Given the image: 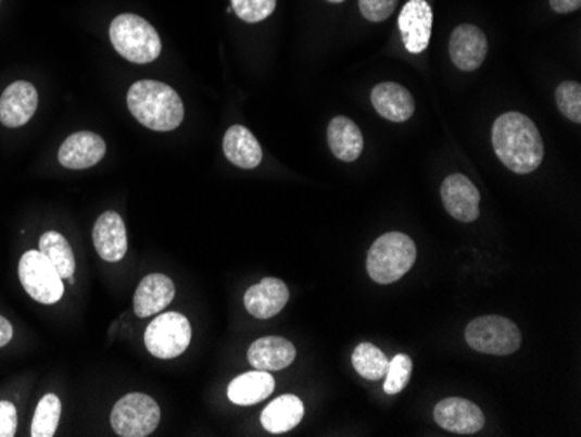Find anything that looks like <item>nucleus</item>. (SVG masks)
Masks as SVG:
<instances>
[{
  "label": "nucleus",
  "instance_id": "nucleus-27",
  "mask_svg": "<svg viewBox=\"0 0 581 437\" xmlns=\"http://www.w3.org/2000/svg\"><path fill=\"white\" fill-rule=\"evenodd\" d=\"M413 373V361L407 354L395 355L389 364V372L384 375V392L399 394L406 389Z\"/></svg>",
  "mask_w": 581,
  "mask_h": 437
},
{
  "label": "nucleus",
  "instance_id": "nucleus-16",
  "mask_svg": "<svg viewBox=\"0 0 581 437\" xmlns=\"http://www.w3.org/2000/svg\"><path fill=\"white\" fill-rule=\"evenodd\" d=\"M289 289L285 280L267 277L251 286L244 295V305L256 320H270L285 309Z\"/></svg>",
  "mask_w": 581,
  "mask_h": 437
},
{
  "label": "nucleus",
  "instance_id": "nucleus-12",
  "mask_svg": "<svg viewBox=\"0 0 581 437\" xmlns=\"http://www.w3.org/2000/svg\"><path fill=\"white\" fill-rule=\"evenodd\" d=\"M106 143L100 135L91 132H79L63 141L58 153V161L66 170H88L97 166L105 158Z\"/></svg>",
  "mask_w": 581,
  "mask_h": 437
},
{
  "label": "nucleus",
  "instance_id": "nucleus-20",
  "mask_svg": "<svg viewBox=\"0 0 581 437\" xmlns=\"http://www.w3.org/2000/svg\"><path fill=\"white\" fill-rule=\"evenodd\" d=\"M274 389H276L274 376L263 370H256L233 378L232 384L228 385V399L237 407H251L265 401Z\"/></svg>",
  "mask_w": 581,
  "mask_h": 437
},
{
  "label": "nucleus",
  "instance_id": "nucleus-11",
  "mask_svg": "<svg viewBox=\"0 0 581 437\" xmlns=\"http://www.w3.org/2000/svg\"><path fill=\"white\" fill-rule=\"evenodd\" d=\"M433 419L455 434H476L484 427L485 419L481 408L464 398H447L433 410Z\"/></svg>",
  "mask_w": 581,
  "mask_h": 437
},
{
  "label": "nucleus",
  "instance_id": "nucleus-30",
  "mask_svg": "<svg viewBox=\"0 0 581 437\" xmlns=\"http://www.w3.org/2000/svg\"><path fill=\"white\" fill-rule=\"evenodd\" d=\"M397 2L399 0H361L358 8L364 18L380 23L394 14Z\"/></svg>",
  "mask_w": 581,
  "mask_h": 437
},
{
  "label": "nucleus",
  "instance_id": "nucleus-32",
  "mask_svg": "<svg viewBox=\"0 0 581 437\" xmlns=\"http://www.w3.org/2000/svg\"><path fill=\"white\" fill-rule=\"evenodd\" d=\"M551 8L559 14L574 13L581 8V0H551Z\"/></svg>",
  "mask_w": 581,
  "mask_h": 437
},
{
  "label": "nucleus",
  "instance_id": "nucleus-1",
  "mask_svg": "<svg viewBox=\"0 0 581 437\" xmlns=\"http://www.w3.org/2000/svg\"><path fill=\"white\" fill-rule=\"evenodd\" d=\"M493 147L500 161L517 175L533 173L545 155L536 124L519 112H508L494 121Z\"/></svg>",
  "mask_w": 581,
  "mask_h": 437
},
{
  "label": "nucleus",
  "instance_id": "nucleus-9",
  "mask_svg": "<svg viewBox=\"0 0 581 437\" xmlns=\"http://www.w3.org/2000/svg\"><path fill=\"white\" fill-rule=\"evenodd\" d=\"M441 196L444 208L453 218L464 224H472L479 218L481 193L467 176L459 173L447 176L442 184Z\"/></svg>",
  "mask_w": 581,
  "mask_h": 437
},
{
  "label": "nucleus",
  "instance_id": "nucleus-23",
  "mask_svg": "<svg viewBox=\"0 0 581 437\" xmlns=\"http://www.w3.org/2000/svg\"><path fill=\"white\" fill-rule=\"evenodd\" d=\"M303 415H305V407H303L302 399L293 394H285L263 410L262 424L268 433H288L302 422Z\"/></svg>",
  "mask_w": 581,
  "mask_h": 437
},
{
  "label": "nucleus",
  "instance_id": "nucleus-25",
  "mask_svg": "<svg viewBox=\"0 0 581 437\" xmlns=\"http://www.w3.org/2000/svg\"><path fill=\"white\" fill-rule=\"evenodd\" d=\"M355 372L367 380H380L389 372L390 361L378 347L372 344H361L352 355Z\"/></svg>",
  "mask_w": 581,
  "mask_h": 437
},
{
  "label": "nucleus",
  "instance_id": "nucleus-15",
  "mask_svg": "<svg viewBox=\"0 0 581 437\" xmlns=\"http://www.w3.org/2000/svg\"><path fill=\"white\" fill-rule=\"evenodd\" d=\"M92 242L100 259L105 262H121L127 253L126 225L121 214L106 211L92 228Z\"/></svg>",
  "mask_w": 581,
  "mask_h": 437
},
{
  "label": "nucleus",
  "instance_id": "nucleus-28",
  "mask_svg": "<svg viewBox=\"0 0 581 437\" xmlns=\"http://www.w3.org/2000/svg\"><path fill=\"white\" fill-rule=\"evenodd\" d=\"M555 101L563 112L564 117H568L572 123H581V86L572 80L560 84L555 91Z\"/></svg>",
  "mask_w": 581,
  "mask_h": 437
},
{
  "label": "nucleus",
  "instance_id": "nucleus-19",
  "mask_svg": "<svg viewBox=\"0 0 581 437\" xmlns=\"http://www.w3.org/2000/svg\"><path fill=\"white\" fill-rule=\"evenodd\" d=\"M296 349L291 341L282 337H263L254 341L248 350V359L256 370L279 372L293 364Z\"/></svg>",
  "mask_w": 581,
  "mask_h": 437
},
{
  "label": "nucleus",
  "instance_id": "nucleus-18",
  "mask_svg": "<svg viewBox=\"0 0 581 437\" xmlns=\"http://www.w3.org/2000/svg\"><path fill=\"white\" fill-rule=\"evenodd\" d=\"M176 288L173 280L164 274H150L140 280L135 294V314L138 317H150L164 311L173 298Z\"/></svg>",
  "mask_w": 581,
  "mask_h": 437
},
{
  "label": "nucleus",
  "instance_id": "nucleus-29",
  "mask_svg": "<svg viewBox=\"0 0 581 437\" xmlns=\"http://www.w3.org/2000/svg\"><path fill=\"white\" fill-rule=\"evenodd\" d=\"M277 0H232L233 13L248 23L267 20L276 10Z\"/></svg>",
  "mask_w": 581,
  "mask_h": 437
},
{
  "label": "nucleus",
  "instance_id": "nucleus-24",
  "mask_svg": "<svg viewBox=\"0 0 581 437\" xmlns=\"http://www.w3.org/2000/svg\"><path fill=\"white\" fill-rule=\"evenodd\" d=\"M39 251L45 254L49 262L53 263L58 274L62 279H71L75 271V257L71 245L62 234L51 233L42 234L39 241Z\"/></svg>",
  "mask_w": 581,
  "mask_h": 437
},
{
  "label": "nucleus",
  "instance_id": "nucleus-21",
  "mask_svg": "<svg viewBox=\"0 0 581 437\" xmlns=\"http://www.w3.org/2000/svg\"><path fill=\"white\" fill-rule=\"evenodd\" d=\"M328 143L331 152L340 161L354 162L363 153V133H361L357 124L352 118L340 115V117H334L329 123Z\"/></svg>",
  "mask_w": 581,
  "mask_h": 437
},
{
  "label": "nucleus",
  "instance_id": "nucleus-22",
  "mask_svg": "<svg viewBox=\"0 0 581 437\" xmlns=\"http://www.w3.org/2000/svg\"><path fill=\"white\" fill-rule=\"evenodd\" d=\"M224 152L228 161L242 170H254L263 159L262 147L253 133L244 126H232L224 138Z\"/></svg>",
  "mask_w": 581,
  "mask_h": 437
},
{
  "label": "nucleus",
  "instance_id": "nucleus-26",
  "mask_svg": "<svg viewBox=\"0 0 581 437\" xmlns=\"http://www.w3.org/2000/svg\"><path fill=\"white\" fill-rule=\"evenodd\" d=\"M62 416V401L56 394H46L37 407L34 422H31V436L53 437Z\"/></svg>",
  "mask_w": 581,
  "mask_h": 437
},
{
  "label": "nucleus",
  "instance_id": "nucleus-17",
  "mask_svg": "<svg viewBox=\"0 0 581 437\" xmlns=\"http://www.w3.org/2000/svg\"><path fill=\"white\" fill-rule=\"evenodd\" d=\"M371 101L376 112L392 123H406L415 114V98L401 84H378L372 89Z\"/></svg>",
  "mask_w": 581,
  "mask_h": 437
},
{
  "label": "nucleus",
  "instance_id": "nucleus-3",
  "mask_svg": "<svg viewBox=\"0 0 581 437\" xmlns=\"http://www.w3.org/2000/svg\"><path fill=\"white\" fill-rule=\"evenodd\" d=\"M416 245L412 237L389 233L378 237L367 253V272L378 285H392L412 271L416 262Z\"/></svg>",
  "mask_w": 581,
  "mask_h": 437
},
{
  "label": "nucleus",
  "instance_id": "nucleus-14",
  "mask_svg": "<svg viewBox=\"0 0 581 437\" xmlns=\"http://www.w3.org/2000/svg\"><path fill=\"white\" fill-rule=\"evenodd\" d=\"M39 105V92L27 80L5 88L0 97V123L5 127H22L34 117Z\"/></svg>",
  "mask_w": 581,
  "mask_h": 437
},
{
  "label": "nucleus",
  "instance_id": "nucleus-5",
  "mask_svg": "<svg viewBox=\"0 0 581 437\" xmlns=\"http://www.w3.org/2000/svg\"><path fill=\"white\" fill-rule=\"evenodd\" d=\"M465 338L473 350L491 355L514 354L522 341V335L516 323L500 315H484L468 323Z\"/></svg>",
  "mask_w": 581,
  "mask_h": 437
},
{
  "label": "nucleus",
  "instance_id": "nucleus-34",
  "mask_svg": "<svg viewBox=\"0 0 581 437\" xmlns=\"http://www.w3.org/2000/svg\"><path fill=\"white\" fill-rule=\"evenodd\" d=\"M328 2H334V4H340V2H345V0H328Z\"/></svg>",
  "mask_w": 581,
  "mask_h": 437
},
{
  "label": "nucleus",
  "instance_id": "nucleus-13",
  "mask_svg": "<svg viewBox=\"0 0 581 437\" xmlns=\"http://www.w3.org/2000/svg\"><path fill=\"white\" fill-rule=\"evenodd\" d=\"M450 54L459 71H477L488 57L484 32L476 25H459L451 34Z\"/></svg>",
  "mask_w": 581,
  "mask_h": 437
},
{
  "label": "nucleus",
  "instance_id": "nucleus-33",
  "mask_svg": "<svg viewBox=\"0 0 581 437\" xmlns=\"http://www.w3.org/2000/svg\"><path fill=\"white\" fill-rule=\"evenodd\" d=\"M13 326H11L10 321L0 315V347L8 346L13 340Z\"/></svg>",
  "mask_w": 581,
  "mask_h": 437
},
{
  "label": "nucleus",
  "instance_id": "nucleus-31",
  "mask_svg": "<svg viewBox=\"0 0 581 437\" xmlns=\"http://www.w3.org/2000/svg\"><path fill=\"white\" fill-rule=\"evenodd\" d=\"M18 428V413L10 401H0V437H14Z\"/></svg>",
  "mask_w": 581,
  "mask_h": 437
},
{
  "label": "nucleus",
  "instance_id": "nucleus-4",
  "mask_svg": "<svg viewBox=\"0 0 581 437\" xmlns=\"http://www.w3.org/2000/svg\"><path fill=\"white\" fill-rule=\"evenodd\" d=\"M110 40L127 62L150 63L162 51L161 37L147 20L136 14H121L110 25Z\"/></svg>",
  "mask_w": 581,
  "mask_h": 437
},
{
  "label": "nucleus",
  "instance_id": "nucleus-8",
  "mask_svg": "<svg viewBox=\"0 0 581 437\" xmlns=\"http://www.w3.org/2000/svg\"><path fill=\"white\" fill-rule=\"evenodd\" d=\"M20 280L36 302L54 305L65 294L63 279L40 251H27L20 260Z\"/></svg>",
  "mask_w": 581,
  "mask_h": 437
},
{
  "label": "nucleus",
  "instance_id": "nucleus-6",
  "mask_svg": "<svg viewBox=\"0 0 581 437\" xmlns=\"http://www.w3.org/2000/svg\"><path fill=\"white\" fill-rule=\"evenodd\" d=\"M115 434L121 437H144L161 422V408L147 394L131 392L118 399L110 416Z\"/></svg>",
  "mask_w": 581,
  "mask_h": 437
},
{
  "label": "nucleus",
  "instance_id": "nucleus-10",
  "mask_svg": "<svg viewBox=\"0 0 581 437\" xmlns=\"http://www.w3.org/2000/svg\"><path fill=\"white\" fill-rule=\"evenodd\" d=\"M433 14L427 0H409L399 16L404 46L413 54L424 53L432 36Z\"/></svg>",
  "mask_w": 581,
  "mask_h": 437
},
{
  "label": "nucleus",
  "instance_id": "nucleus-2",
  "mask_svg": "<svg viewBox=\"0 0 581 437\" xmlns=\"http://www.w3.org/2000/svg\"><path fill=\"white\" fill-rule=\"evenodd\" d=\"M127 107L138 123L153 132H173L184 123V101L175 89L157 80L132 84Z\"/></svg>",
  "mask_w": 581,
  "mask_h": 437
},
{
  "label": "nucleus",
  "instance_id": "nucleus-7",
  "mask_svg": "<svg viewBox=\"0 0 581 437\" xmlns=\"http://www.w3.org/2000/svg\"><path fill=\"white\" fill-rule=\"evenodd\" d=\"M192 340L190 321L179 312L157 315L144 332V346L153 358L175 359L184 354Z\"/></svg>",
  "mask_w": 581,
  "mask_h": 437
}]
</instances>
